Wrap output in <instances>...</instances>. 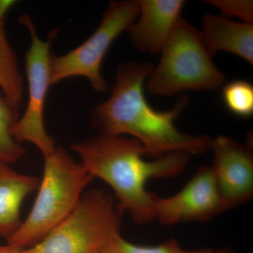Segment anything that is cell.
Listing matches in <instances>:
<instances>
[{
    "instance_id": "6da1fadb",
    "label": "cell",
    "mask_w": 253,
    "mask_h": 253,
    "mask_svg": "<svg viewBox=\"0 0 253 253\" xmlns=\"http://www.w3.org/2000/svg\"><path fill=\"white\" fill-rule=\"evenodd\" d=\"M151 63L132 61L120 65L109 99L91 110V123L100 134H127L142 144L146 156L154 158L172 154L191 156L210 149L211 139L179 131L174 121L189 104L181 96L172 109H153L145 96L146 80L152 71Z\"/></svg>"
},
{
    "instance_id": "7a4b0ae2",
    "label": "cell",
    "mask_w": 253,
    "mask_h": 253,
    "mask_svg": "<svg viewBox=\"0 0 253 253\" xmlns=\"http://www.w3.org/2000/svg\"><path fill=\"white\" fill-rule=\"evenodd\" d=\"M71 149L93 179L99 178L114 191L120 212H126L137 224L154 220V194L146 190L151 179H166L180 174L190 156L172 154L144 159L142 144L124 136L100 135L74 143Z\"/></svg>"
},
{
    "instance_id": "3957f363",
    "label": "cell",
    "mask_w": 253,
    "mask_h": 253,
    "mask_svg": "<svg viewBox=\"0 0 253 253\" xmlns=\"http://www.w3.org/2000/svg\"><path fill=\"white\" fill-rule=\"evenodd\" d=\"M44 172L31 212L7 246L22 251L38 244L62 222L76 207L86 186L92 181L81 163L63 148L44 157Z\"/></svg>"
},
{
    "instance_id": "277c9868",
    "label": "cell",
    "mask_w": 253,
    "mask_h": 253,
    "mask_svg": "<svg viewBox=\"0 0 253 253\" xmlns=\"http://www.w3.org/2000/svg\"><path fill=\"white\" fill-rule=\"evenodd\" d=\"M121 214L104 191L88 190L62 222L18 253H123Z\"/></svg>"
},
{
    "instance_id": "5b68a950",
    "label": "cell",
    "mask_w": 253,
    "mask_h": 253,
    "mask_svg": "<svg viewBox=\"0 0 253 253\" xmlns=\"http://www.w3.org/2000/svg\"><path fill=\"white\" fill-rule=\"evenodd\" d=\"M160 54L159 63L145 83L150 94L171 96L185 91L216 90L225 82L201 31L182 16Z\"/></svg>"
},
{
    "instance_id": "8992f818",
    "label": "cell",
    "mask_w": 253,
    "mask_h": 253,
    "mask_svg": "<svg viewBox=\"0 0 253 253\" xmlns=\"http://www.w3.org/2000/svg\"><path fill=\"white\" fill-rule=\"evenodd\" d=\"M139 9V0L111 1L99 26L86 41L61 56L51 54V85L83 77L96 92H106L108 83L101 73L105 56L116 38L135 21Z\"/></svg>"
},
{
    "instance_id": "52a82bcc",
    "label": "cell",
    "mask_w": 253,
    "mask_h": 253,
    "mask_svg": "<svg viewBox=\"0 0 253 253\" xmlns=\"http://www.w3.org/2000/svg\"><path fill=\"white\" fill-rule=\"evenodd\" d=\"M18 21L26 28L31 37V44L26 55V71L28 85L27 107L11 130L16 142H30L36 146L44 157L56 149L54 139L46 130L44 107L50 83V46L57 31H53L49 39L41 40L31 16L23 14Z\"/></svg>"
},
{
    "instance_id": "ba28073f",
    "label": "cell",
    "mask_w": 253,
    "mask_h": 253,
    "mask_svg": "<svg viewBox=\"0 0 253 253\" xmlns=\"http://www.w3.org/2000/svg\"><path fill=\"white\" fill-rule=\"evenodd\" d=\"M226 211L211 166L199 168L176 194L167 198L154 194V220L164 225L206 221Z\"/></svg>"
},
{
    "instance_id": "9c48e42d",
    "label": "cell",
    "mask_w": 253,
    "mask_h": 253,
    "mask_svg": "<svg viewBox=\"0 0 253 253\" xmlns=\"http://www.w3.org/2000/svg\"><path fill=\"white\" fill-rule=\"evenodd\" d=\"M252 143L238 142L229 136L211 139L212 168L226 210L246 204L253 196Z\"/></svg>"
},
{
    "instance_id": "30bf717a",
    "label": "cell",
    "mask_w": 253,
    "mask_h": 253,
    "mask_svg": "<svg viewBox=\"0 0 253 253\" xmlns=\"http://www.w3.org/2000/svg\"><path fill=\"white\" fill-rule=\"evenodd\" d=\"M139 20L126 30L131 43L141 52L161 53L181 17L185 1L139 0Z\"/></svg>"
},
{
    "instance_id": "8fae6325",
    "label": "cell",
    "mask_w": 253,
    "mask_h": 253,
    "mask_svg": "<svg viewBox=\"0 0 253 253\" xmlns=\"http://www.w3.org/2000/svg\"><path fill=\"white\" fill-rule=\"evenodd\" d=\"M201 33L211 54L226 51L253 64V24L221 15L205 14Z\"/></svg>"
},
{
    "instance_id": "7c38bea8",
    "label": "cell",
    "mask_w": 253,
    "mask_h": 253,
    "mask_svg": "<svg viewBox=\"0 0 253 253\" xmlns=\"http://www.w3.org/2000/svg\"><path fill=\"white\" fill-rule=\"evenodd\" d=\"M36 176L21 174L0 163V237L7 240L21 225L23 201L38 189Z\"/></svg>"
},
{
    "instance_id": "4fadbf2b",
    "label": "cell",
    "mask_w": 253,
    "mask_h": 253,
    "mask_svg": "<svg viewBox=\"0 0 253 253\" xmlns=\"http://www.w3.org/2000/svg\"><path fill=\"white\" fill-rule=\"evenodd\" d=\"M0 89L8 101L19 109L23 99V76L4 28H0Z\"/></svg>"
},
{
    "instance_id": "5bb4252c",
    "label": "cell",
    "mask_w": 253,
    "mask_h": 253,
    "mask_svg": "<svg viewBox=\"0 0 253 253\" xmlns=\"http://www.w3.org/2000/svg\"><path fill=\"white\" fill-rule=\"evenodd\" d=\"M18 111L0 89V163L10 165L17 162L26 154L24 148L11 134L19 118Z\"/></svg>"
},
{
    "instance_id": "9a60e30c",
    "label": "cell",
    "mask_w": 253,
    "mask_h": 253,
    "mask_svg": "<svg viewBox=\"0 0 253 253\" xmlns=\"http://www.w3.org/2000/svg\"><path fill=\"white\" fill-rule=\"evenodd\" d=\"M222 100L226 109L239 118L253 115V86L248 81L237 80L223 86Z\"/></svg>"
},
{
    "instance_id": "2e32d148",
    "label": "cell",
    "mask_w": 253,
    "mask_h": 253,
    "mask_svg": "<svg viewBox=\"0 0 253 253\" xmlns=\"http://www.w3.org/2000/svg\"><path fill=\"white\" fill-rule=\"evenodd\" d=\"M206 2L215 6L221 16L234 17L241 22L253 23V2L250 0H211Z\"/></svg>"
},
{
    "instance_id": "e0dca14e",
    "label": "cell",
    "mask_w": 253,
    "mask_h": 253,
    "mask_svg": "<svg viewBox=\"0 0 253 253\" xmlns=\"http://www.w3.org/2000/svg\"><path fill=\"white\" fill-rule=\"evenodd\" d=\"M179 242L169 239L157 246H141L132 244L125 239L123 243V253H182Z\"/></svg>"
},
{
    "instance_id": "ac0fdd59",
    "label": "cell",
    "mask_w": 253,
    "mask_h": 253,
    "mask_svg": "<svg viewBox=\"0 0 253 253\" xmlns=\"http://www.w3.org/2000/svg\"><path fill=\"white\" fill-rule=\"evenodd\" d=\"M16 2L12 0H0V28H4L5 16Z\"/></svg>"
},
{
    "instance_id": "d6986e66",
    "label": "cell",
    "mask_w": 253,
    "mask_h": 253,
    "mask_svg": "<svg viewBox=\"0 0 253 253\" xmlns=\"http://www.w3.org/2000/svg\"><path fill=\"white\" fill-rule=\"evenodd\" d=\"M182 253H236L233 250L226 249H204L196 250V251H185L184 250Z\"/></svg>"
},
{
    "instance_id": "ffe728a7",
    "label": "cell",
    "mask_w": 253,
    "mask_h": 253,
    "mask_svg": "<svg viewBox=\"0 0 253 253\" xmlns=\"http://www.w3.org/2000/svg\"><path fill=\"white\" fill-rule=\"evenodd\" d=\"M0 253H18V251L10 248L7 245L0 246Z\"/></svg>"
}]
</instances>
